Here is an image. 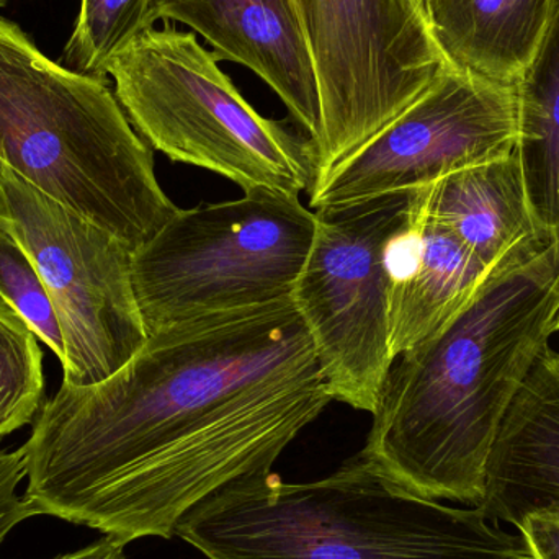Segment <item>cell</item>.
Returning <instances> with one entry per match:
<instances>
[{
  "instance_id": "13",
  "label": "cell",
  "mask_w": 559,
  "mask_h": 559,
  "mask_svg": "<svg viewBox=\"0 0 559 559\" xmlns=\"http://www.w3.org/2000/svg\"><path fill=\"white\" fill-rule=\"evenodd\" d=\"M478 509L518 527L531 514L559 515V352L548 347L499 429Z\"/></svg>"
},
{
  "instance_id": "5",
  "label": "cell",
  "mask_w": 559,
  "mask_h": 559,
  "mask_svg": "<svg viewBox=\"0 0 559 559\" xmlns=\"http://www.w3.org/2000/svg\"><path fill=\"white\" fill-rule=\"evenodd\" d=\"M193 33L151 28L107 68L128 120L174 163L212 170L242 190L288 195L316 180L309 138L296 136L248 104Z\"/></svg>"
},
{
  "instance_id": "26",
  "label": "cell",
  "mask_w": 559,
  "mask_h": 559,
  "mask_svg": "<svg viewBox=\"0 0 559 559\" xmlns=\"http://www.w3.org/2000/svg\"><path fill=\"white\" fill-rule=\"evenodd\" d=\"M558 334H559V332H558Z\"/></svg>"
},
{
  "instance_id": "3",
  "label": "cell",
  "mask_w": 559,
  "mask_h": 559,
  "mask_svg": "<svg viewBox=\"0 0 559 559\" xmlns=\"http://www.w3.org/2000/svg\"><path fill=\"white\" fill-rule=\"evenodd\" d=\"M176 537L209 559H534L478 508L420 498L355 455L308 483L251 473L197 506Z\"/></svg>"
},
{
  "instance_id": "25",
  "label": "cell",
  "mask_w": 559,
  "mask_h": 559,
  "mask_svg": "<svg viewBox=\"0 0 559 559\" xmlns=\"http://www.w3.org/2000/svg\"><path fill=\"white\" fill-rule=\"evenodd\" d=\"M0 167H2V163H0Z\"/></svg>"
},
{
  "instance_id": "15",
  "label": "cell",
  "mask_w": 559,
  "mask_h": 559,
  "mask_svg": "<svg viewBox=\"0 0 559 559\" xmlns=\"http://www.w3.org/2000/svg\"><path fill=\"white\" fill-rule=\"evenodd\" d=\"M557 0H424L452 64L515 85L542 41Z\"/></svg>"
},
{
  "instance_id": "2",
  "label": "cell",
  "mask_w": 559,
  "mask_h": 559,
  "mask_svg": "<svg viewBox=\"0 0 559 559\" xmlns=\"http://www.w3.org/2000/svg\"><path fill=\"white\" fill-rule=\"evenodd\" d=\"M558 331L559 239L393 361L358 455L413 495L478 508L509 407Z\"/></svg>"
},
{
  "instance_id": "10",
  "label": "cell",
  "mask_w": 559,
  "mask_h": 559,
  "mask_svg": "<svg viewBox=\"0 0 559 559\" xmlns=\"http://www.w3.org/2000/svg\"><path fill=\"white\" fill-rule=\"evenodd\" d=\"M515 85L447 62L420 97L309 189V210L424 189L515 153Z\"/></svg>"
},
{
  "instance_id": "21",
  "label": "cell",
  "mask_w": 559,
  "mask_h": 559,
  "mask_svg": "<svg viewBox=\"0 0 559 559\" xmlns=\"http://www.w3.org/2000/svg\"><path fill=\"white\" fill-rule=\"evenodd\" d=\"M519 534L534 559H559V515L531 514L519 522Z\"/></svg>"
},
{
  "instance_id": "14",
  "label": "cell",
  "mask_w": 559,
  "mask_h": 559,
  "mask_svg": "<svg viewBox=\"0 0 559 559\" xmlns=\"http://www.w3.org/2000/svg\"><path fill=\"white\" fill-rule=\"evenodd\" d=\"M411 193L430 219L491 271L522 264L550 245L532 216L515 153Z\"/></svg>"
},
{
  "instance_id": "20",
  "label": "cell",
  "mask_w": 559,
  "mask_h": 559,
  "mask_svg": "<svg viewBox=\"0 0 559 559\" xmlns=\"http://www.w3.org/2000/svg\"><path fill=\"white\" fill-rule=\"evenodd\" d=\"M25 478L26 455L23 447L13 452L0 450V545L16 525L36 515L25 496L16 492Z\"/></svg>"
},
{
  "instance_id": "9",
  "label": "cell",
  "mask_w": 559,
  "mask_h": 559,
  "mask_svg": "<svg viewBox=\"0 0 559 559\" xmlns=\"http://www.w3.org/2000/svg\"><path fill=\"white\" fill-rule=\"evenodd\" d=\"M0 222L32 258L55 306L64 383L107 380L146 344L133 251L117 236L0 167Z\"/></svg>"
},
{
  "instance_id": "18",
  "label": "cell",
  "mask_w": 559,
  "mask_h": 559,
  "mask_svg": "<svg viewBox=\"0 0 559 559\" xmlns=\"http://www.w3.org/2000/svg\"><path fill=\"white\" fill-rule=\"evenodd\" d=\"M36 338L0 299V439L35 423L45 404L43 354Z\"/></svg>"
},
{
  "instance_id": "17",
  "label": "cell",
  "mask_w": 559,
  "mask_h": 559,
  "mask_svg": "<svg viewBox=\"0 0 559 559\" xmlns=\"http://www.w3.org/2000/svg\"><path fill=\"white\" fill-rule=\"evenodd\" d=\"M154 23L151 0H81L59 62L81 74L107 79L111 59Z\"/></svg>"
},
{
  "instance_id": "22",
  "label": "cell",
  "mask_w": 559,
  "mask_h": 559,
  "mask_svg": "<svg viewBox=\"0 0 559 559\" xmlns=\"http://www.w3.org/2000/svg\"><path fill=\"white\" fill-rule=\"evenodd\" d=\"M124 547L127 545L123 542L104 535V537L98 538L97 542L87 545V547L81 548V550L71 551V554L52 559H124L127 558L124 557Z\"/></svg>"
},
{
  "instance_id": "4",
  "label": "cell",
  "mask_w": 559,
  "mask_h": 559,
  "mask_svg": "<svg viewBox=\"0 0 559 559\" xmlns=\"http://www.w3.org/2000/svg\"><path fill=\"white\" fill-rule=\"evenodd\" d=\"M0 163L56 202L120 238L146 245L179 206L105 78L51 61L0 16Z\"/></svg>"
},
{
  "instance_id": "19",
  "label": "cell",
  "mask_w": 559,
  "mask_h": 559,
  "mask_svg": "<svg viewBox=\"0 0 559 559\" xmlns=\"http://www.w3.org/2000/svg\"><path fill=\"white\" fill-rule=\"evenodd\" d=\"M0 299L26 322L56 357L64 358L61 325L38 269L19 239L0 222Z\"/></svg>"
},
{
  "instance_id": "1",
  "label": "cell",
  "mask_w": 559,
  "mask_h": 559,
  "mask_svg": "<svg viewBox=\"0 0 559 559\" xmlns=\"http://www.w3.org/2000/svg\"><path fill=\"white\" fill-rule=\"evenodd\" d=\"M331 401L292 298L182 322L100 383L62 381L23 445L25 498L124 545L170 540L219 489L272 472Z\"/></svg>"
},
{
  "instance_id": "27",
  "label": "cell",
  "mask_w": 559,
  "mask_h": 559,
  "mask_svg": "<svg viewBox=\"0 0 559 559\" xmlns=\"http://www.w3.org/2000/svg\"><path fill=\"white\" fill-rule=\"evenodd\" d=\"M559 332V331H558Z\"/></svg>"
},
{
  "instance_id": "12",
  "label": "cell",
  "mask_w": 559,
  "mask_h": 559,
  "mask_svg": "<svg viewBox=\"0 0 559 559\" xmlns=\"http://www.w3.org/2000/svg\"><path fill=\"white\" fill-rule=\"evenodd\" d=\"M388 288V342L396 360L456 318L492 275L409 193V225L394 241Z\"/></svg>"
},
{
  "instance_id": "16",
  "label": "cell",
  "mask_w": 559,
  "mask_h": 559,
  "mask_svg": "<svg viewBox=\"0 0 559 559\" xmlns=\"http://www.w3.org/2000/svg\"><path fill=\"white\" fill-rule=\"evenodd\" d=\"M518 146L532 216L548 241L559 239V0L534 56L515 84Z\"/></svg>"
},
{
  "instance_id": "6",
  "label": "cell",
  "mask_w": 559,
  "mask_h": 559,
  "mask_svg": "<svg viewBox=\"0 0 559 559\" xmlns=\"http://www.w3.org/2000/svg\"><path fill=\"white\" fill-rule=\"evenodd\" d=\"M314 233L316 213L275 190L179 209L133 252L147 334L292 298Z\"/></svg>"
},
{
  "instance_id": "11",
  "label": "cell",
  "mask_w": 559,
  "mask_h": 559,
  "mask_svg": "<svg viewBox=\"0 0 559 559\" xmlns=\"http://www.w3.org/2000/svg\"><path fill=\"white\" fill-rule=\"evenodd\" d=\"M154 22L189 25L218 61L246 66L282 98L309 141L321 128L314 62L293 0H151Z\"/></svg>"
},
{
  "instance_id": "8",
  "label": "cell",
  "mask_w": 559,
  "mask_h": 559,
  "mask_svg": "<svg viewBox=\"0 0 559 559\" xmlns=\"http://www.w3.org/2000/svg\"><path fill=\"white\" fill-rule=\"evenodd\" d=\"M293 2L321 98V128L311 141L319 180L403 114L449 59L420 0Z\"/></svg>"
},
{
  "instance_id": "24",
  "label": "cell",
  "mask_w": 559,
  "mask_h": 559,
  "mask_svg": "<svg viewBox=\"0 0 559 559\" xmlns=\"http://www.w3.org/2000/svg\"><path fill=\"white\" fill-rule=\"evenodd\" d=\"M420 2H423V5H424V0H420Z\"/></svg>"
},
{
  "instance_id": "23",
  "label": "cell",
  "mask_w": 559,
  "mask_h": 559,
  "mask_svg": "<svg viewBox=\"0 0 559 559\" xmlns=\"http://www.w3.org/2000/svg\"><path fill=\"white\" fill-rule=\"evenodd\" d=\"M9 2L10 0H0V7L7 5Z\"/></svg>"
},
{
  "instance_id": "7",
  "label": "cell",
  "mask_w": 559,
  "mask_h": 559,
  "mask_svg": "<svg viewBox=\"0 0 559 559\" xmlns=\"http://www.w3.org/2000/svg\"><path fill=\"white\" fill-rule=\"evenodd\" d=\"M312 212L314 239L292 301L329 396L373 414L394 361L388 342L390 259L409 225V193Z\"/></svg>"
}]
</instances>
